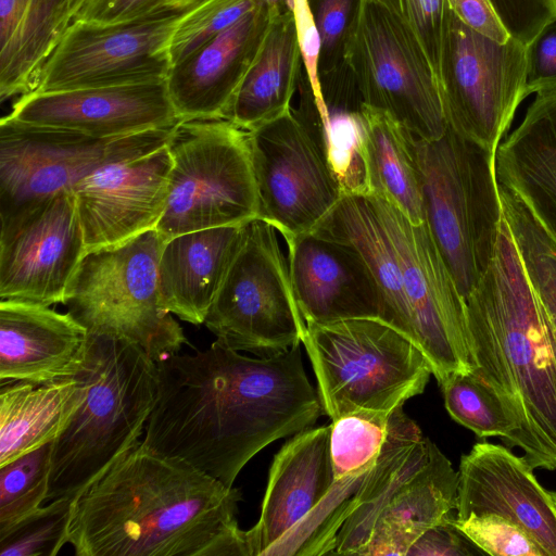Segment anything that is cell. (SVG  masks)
Listing matches in <instances>:
<instances>
[{"label": "cell", "instance_id": "obj_7", "mask_svg": "<svg viewBox=\"0 0 556 556\" xmlns=\"http://www.w3.org/2000/svg\"><path fill=\"white\" fill-rule=\"evenodd\" d=\"M361 481L334 479L330 425L293 434L274 457L260 519L245 531L249 555H331Z\"/></svg>", "mask_w": 556, "mask_h": 556}, {"label": "cell", "instance_id": "obj_36", "mask_svg": "<svg viewBox=\"0 0 556 556\" xmlns=\"http://www.w3.org/2000/svg\"><path fill=\"white\" fill-rule=\"evenodd\" d=\"M262 0H199L180 17L170 39L172 65L216 37ZM264 2V1H263Z\"/></svg>", "mask_w": 556, "mask_h": 556}, {"label": "cell", "instance_id": "obj_27", "mask_svg": "<svg viewBox=\"0 0 556 556\" xmlns=\"http://www.w3.org/2000/svg\"><path fill=\"white\" fill-rule=\"evenodd\" d=\"M364 193L379 197L412 223L426 222L417 138L380 109L362 104Z\"/></svg>", "mask_w": 556, "mask_h": 556}, {"label": "cell", "instance_id": "obj_17", "mask_svg": "<svg viewBox=\"0 0 556 556\" xmlns=\"http://www.w3.org/2000/svg\"><path fill=\"white\" fill-rule=\"evenodd\" d=\"M258 217L283 239L314 231L339 203L343 188L300 112L248 131Z\"/></svg>", "mask_w": 556, "mask_h": 556}, {"label": "cell", "instance_id": "obj_39", "mask_svg": "<svg viewBox=\"0 0 556 556\" xmlns=\"http://www.w3.org/2000/svg\"><path fill=\"white\" fill-rule=\"evenodd\" d=\"M393 12L414 34L439 81L443 40L450 7L447 0H375Z\"/></svg>", "mask_w": 556, "mask_h": 556}, {"label": "cell", "instance_id": "obj_23", "mask_svg": "<svg viewBox=\"0 0 556 556\" xmlns=\"http://www.w3.org/2000/svg\"><path fill=\"white\" fill-rule=\"evenodd\" d=\"M283 9L288 8L262 1L232 26L172 66L166 85L180 119L226 117L273 17Z\"/></svg>", "mask_w": 556, "mask_h": 556}, {"label": "cell", "instance_id": "obj_35", "mask_svg": "<svg viewBox=\"0 0 556 556\" xmlns=\"http://www.w3.org/2000/svg\"><path fill=\"white\" fill-rule=\"evenodd\" d=\"M450 416L479 438L506 442L515 425L497 394L475 372H457L440 384Z\"/></svg>", "mask_w": 556, "mask_h": 556}, {"label": "cell", "instance_id": "obj_10", "mask_svg": "<svg viewBox=\"0 0 556 556\" xmlns=\"http://www.w3.org/2000/svg\"><path fill=\"white\" fill-rule=\"evenodd\" d=\"M167 148L168 194L155 230L163 239L258 217L248 131L219 118L181 119Z\"/></svg>", "mask_w": 556, "mask_h": 556}, {"label": "cell", "instance_id": "obj_4", "mask_svg": "<svg viewBox=\"0 0 556 556\" xmlns=\"http://www.w3.org/2000/svg\"><path fill=\"white\" fill-rule=\"evenodd\" d=\"M76 376L83 401L52 442L47 503L73 498L137 445L157 397V366L138 344L89 333Z\"/></svg>", "mask_w": 556, "mask_h": 556}, {"label": "cell", "instance_id": "obj_15", "mask_svg": "<svg viewBox=\"0 0 556 556\" xmlns=\"http://www.w3.org/2000/svg\"><path fill=\"white\" fill-rule=\"evenodd\" d=\"M367 195L393 247L415 343L428 358L432 375L441 384L454 374L471 371L465 298L427 222L414 224L391 203Z\"/></svg>", "mask_w": 556, "mask_h": 556}, {"label": "cell", "instance_id": "obj_43", "mask_svg": "<svg viewBox=\"0 0 556 556\" xmlns=\"http://www.w3.org/2000/svg\"><path fill=\"white\" fill-rule=\"evenodd\" d=\"M510 37L526 46L556 16V0H490Z\"/></svg>", "mask_w": 556, "mask_h": 556}, {"label": "cell", "instance_id": "obj_28", "mask_svg": "<svg viewBox=\"0 0 556 556\" xmlns=\"http://www.w3.org/2000/svg\"><path fill=\"white\" fill-rule=\"evenodd\" d=\"M303 63L291 10L271 20L225 118L250 131L288 113Z\"/></svg>", "mask_w": 556, "mask_h": 556}, {"label": "cell", "instance_id": "obj_1", "mask_svg": "<svg viewBox=\"0 0 556 556\" xmlns=\"http://www.w3.org/2000/svg\"><path fill=\"white\" fill-rule=\"evenodd\" d=\"M155 363L157 397L141 442L227 486L265 446L324 414L300 345L249 357L215 340L204 351Z\"/></svg>", "mask_w": 556, "mask_h": 556}, {"label": "cell", "instance_id": "obj_50", "mask_svg": "<svg viewBox=\"0 0 556 556\" xmlns=\"http://www.w3.org/2000/svg\"><path fill=\"white\" fill-rule=\"evenodd\" d=\"M552 497H553V505H554V510H555V515H556V493L555 492H552Z\"/></svg>", "mask_w": 556, "mask_h": 556}, {"label": "cell", "instance_id": "obj_2", "mask_svg": "<svg viewBox=\"0 0 556 556\" xmlns=\"http://www.w3.org/2000/svg\"><path fill=\"white\" fill-rule=\"evenodd\" d=\"M241 493L141 441L72 500L76 556H250Z\"/></svg>", "mask_w": 556, "mask_h": 556}, {"label": "cell", "instance_id": "obj_45", "mask_svg": "<svg viewBox=\"0 0 556 556\" xmlns=\"http://www.w3.org/2000/svg\"><path fill=\"white\" fill-rule=\"evenodd\" d=\"M477 554L484 553L454 525L452 515L425 531L407 552V556H468Z\"/></svg>", "mask_w": 556, "mask_h": 556}, {"label": "cell", "instance_id": "obj_18", "mask_svg": "<svg viewBox=\"0 0 556 556\" xmlns=\"http://www.w3.org/2000/svg\"><path fill=\"white\" fill-rule=\"evenodd\" d=\"M86 255L73 192H63L0 235V299L64 303Z\"/></svg>", "mask_w": 556, "mask_h": 556}, {"label": "cell", "instance_id": "obj_48", "mask_svg": "<svg viewBox=\"0 0 556 556\" xmlns=\"http://www.w3.org/2000/svg\"><path fill=\"white\" fill-rule=\"evenodd\" d=\"M71 1L72 0H58L64 15L66 16L67 21H68V24H70V18H68V8H70V4H71Z\"/></svg>", "mask_w": 556, "mask_h": 556}, {"label": "cell", "instance_id": "obj_38", "mask_svg": "<svg viewBox=\"0 0 556 556\" xmlns=\"http://www.w3.org/2000/svg\"><path fill=\"white\" fill-rule=\"evenodd\" d=\"M454 525L484 554L492 556H547L519 526L495 514L453 517Z\"/></svg>", "mask_w": 556, "mask_h": 556}, {"label": "cell", "instance_id": "obj_5", "mask_svg": "<svg viewBox=\"0 0 556 556\" xmlns=\"http://www.w3.org/2000/svg\"><path fill=\"white\" fill-rule=\"evenodd\" d=\"M458 472L402 407L389 418L376 465L353 496L331 555L407 556L413 543L456 509Z\"/></svg>", "mask_w": 556, "mask_h": 556}, {"label": "cell", "instance_id": "obj_34", "mask_svg": "<svg viewBox=\"0 0 556 556\" xmlns=\"http://www.w3.org/2000/svg\"><path fill=\"white\" fill-rule=\"evenodd\" d=\"M52 442L0 466V538L47 503Z\"/></svg>", "mask_w": 556, "mask_h": 556}, {"label": "cell", "instance_id": "obj_46", "mask_svg": "<svg viewBox=\"0 0 556 556\" xmlns=\"http://www.w3.org/2000/svg\"><path fill=\"white\" fill-rule=\"evenodd\" d=\"M447 3L452 12L473 30L498 42L510 38L490 0H447Z\"/></svg>", "mask_w": 556, "mask_h": 556}, {"label": "cell", "instance_id": "obj_32", "mask_svg": "<svg viewBox=\"0 0 556 556\" xmlns=\"http://www.w3.org/2000/svg\"><path fill=\"white\" fill-rule=\"evenodd\" d=\"M498 195L526 273L556 328V243L514 192L498 185Z\"/></svg>", "mask_w": 556, "mask_h": 556}, {"label": "cell", "instance_id": "obj_11", "mask_svg": "<svg viewBox=\"0 0 556 556\" xmlns=\"http://www.w3.org/2000/svg\"><path fill=\"white\" fill-rule=\"evenodd\" d=\"M175 126L101 139L3 116L0 121V235L11 231L55 195L73 192L96 169L166 146Z\"/></svg>", "mask_w": 556, "mask_h": 556}, {"label": "cell", "instance_id": "obj_13", "mask_svg": "<svg viewBox=\"0 0 556 556\" xmlns=\"http://www.w3.org/2000/svg\"><path fill=\"white\" fill-rule=\"evenodd\" d=\"M277 232L260 217L244 225L204 321L217 342L257 357L287 352L306 333Z\"/></svg>", "mask_w": 556, "mask_h": 556}, {"label": "cell", "instance_id": "obj_3", "mask_svg": "<svg viewBox=\"0 0 556 556\" xmlns=\"http://www.w3.org/2000/svg\"><path fill=\"white\" fill-rule=\"evenodd\" d=\"M472 372L514 421L504 442L534 468L556 469V328L502 212L493 256L465 296Z\"/></svg>", "mask_w": 556, "mask_h": 556}, {"label": "cell", "instance_id": "obj_16", "mask_svg": "<svg viewBox=\"0 0 556 556\" xmlns=\"http://www.w3.org/2000/svg\"><path fill=\"white\" fill-rule=\"evenodd\" d=\"M194 3L169 5L118 24L71 23L47 59L34 92L166 80L173 66V33Z\"/></svg>", "mask_w": 556, "mask_h": 556}, {"label": "cell", "instance_id": "obj_29", "mask_svg": "<svg viewBox=\"0 0 556 556\" xmlns=\"http://www.w3.org/2000/svg\"><path fill=\"white\" fill-rule=\"evenodd\" d=\"M83 401L76 376L0 383V466L53 442Z\"/></svg>", "mask_w": 556, "mask_h": 556}, {"label": "cell", "instance_id": "obj_42", "mask_svg": "<svg viewBox=\"0 0 556 556\" xmlns=\"http://www.w3.org/2000/svg\"><path fill=\"white\" fill-rule=\"evenodd\" d=\"M173 5L168 0H72L70 24L86 22L118 24L134 21Z\"/></svg>", "mask_w": 556, "mask_h": 556}, {"label": "cell", "instance_id": "obj_44", "mask_svg": "<svg viewBox=\"0 0 556 556\" xmlns=\"http://www.w3.org/2000/svg\"><path fill=\"white\" fill-rule=\"evenodd\" d=\"M527 94L556 89V16L527 45Z\"/></svg>", "mask_w": 556, "mask_h": 556}, {"label": "cell", "instance_id": "obj_19", "mask_svg": "<svg viewBox=\"0 0 556 556\" xmlns=\"http://www.w3.org/2000/svg\"><path fill=\"white\" fill-rule=\"evenodd\" d=\"M172 157L167 144L104 165L74 188L86 254L155 229L165 208Z\"/></svg>", "mask_w": 556, "mask_h": 556}, {"label": "cell", "instance_id": "obj_24", "mask_svg": "<svg viewBox=\"0 0 556 556\" xmlns=\"http://www.w3.org/2000/svg\"><path fill=\"white\" fill-rule=\"evenodd\" d=\"M89 332L68 312L48 305L0 301V383L47 382L76 374Z\"/></svg>", "mask_w": 556, "mask_h": 556}, {"label": "cell", "instance_id": "obj_26", "mask_svg": "<svg viewBox=\"0 0 556 556\" xmlns=\"http://www.w3.org/2000/svg\"><path fill=\"white\" fill-rule=\"evenodd\" d=\"M495 174L556 243V89L535 92L522 122L496 150Z\"/></svg>", "mask_w": 556, "mask_h": 556}, {"label": "cell", "instance_id": "obj_33", "mask_svg": "<svg viewBox=\"0 0 556 556\" xmlns=\"http://www.w3.org/2000/svg\"><path fill=\"white\" fill-rule=\"evenodd\" d=\"M391 413L361 410L330 424V457L336 480L361 477L377 463Z\"/></svg>", "mask_w": 556, "mask_h": 556}, {"label": "cell", "instance_id": "obj_12", "mask_svg": "<svg viewBox=\"0 0 556 556\" xmlns=\"http://www.w3.org/2000/svg\"><path fill=\"white\" fill-rule=\"evenodd\" d=\"M343 65L364 104L388 112L416 138L447 130L439 81L407 26L375 0H355Z\"/></svg>", "mask_w": 556, "mask_h": 556}, {"label": "cell", "instance_id": "obj_9", "mask_svg": "<svg viewBox=\"0 0 556 556\" xmlns=\"http://www.w3.org/2000/svg\"><path fill=\"white\" fill-rule=\"evenodd\" d=\"M163 243L151 229L123 244L87 253L63 303L89 333L131 341L155 362L189 344L181 326L161 303Z\"/></svg>", "mask_w": 556, "mask_h": 556}, {"label": "cell", "instance_id": "obj_30", "mask_svg": "<svg viewBox=\"0 0 556 556\" xmlns=\"http://www.w3.org/2000/svg\"><path fill=\"white\" fill-rule=\"evenodd\" d=\"M68 21L58 0H0V99L34 92Z\"/></svg>", "mask_w": 556, "mask_h": 556}, {"label": "cell", "instance_id": "obj_6", "mask_svg": "<svg viewBox=\"0 0 556 556\" xmlns=\"http://www.w3.org/2000/svg\"><path fill=\"white\" fill-rule=\"evenodd\" d=\"M302 343L331 420L361 410L392 413L421 394L432 375L424 352L379 318L306 324Z\"/></svg>", "mask_w": 556, "mask_h": 556}, {"label": "cell", "instance_id": "obj_8", "mask_svg": "<svg viewBox=\"0 0 556 556\" xmlns=\"http://www.w3.org/2000/svg\"><path fill=\"white\" fill-rule=\"evenodd\" d=\"M416 142L426 222L465 298L493 256L502 219L495 154L450 127Z\"/></svg>", "mask_w": 556, "mask_h": 556}, {"label": "cell", "instance_id": "obj_37", "mask_svg": "<svg viewBox=\"0 0 556 556\" xmlns=\"http://www.w3.org/2000/svg\"><path fill=\"white\" fill-rule=\"evenodd\" d=\"M73 498H56L0 538V556H55L66 544Z\"/></svg>", "mask_w": 556, "mask_h": 556}, {"label": "cell", "instance_id": "obj_14", "mask_svg": "<svg viewBox=\"0 0 556 556\" xmlns=\"http://www.w3.org/2000/svg\"><path fill=\"white\" fill-rule=\"evenodd\" d=\"M527 46L495 41L467 26L450 9L439 88L447 126L495 154L526 91Z\"/></svg>", "mask_w": 556, "mask_h": 556}, {"label": "cell", "instance_id": "obj_49", "mask_svg": "<svg viewBox=\"0 0 556 556\" xmlns=\"http://www.w3.org/2000/svg\"><path fill=\"white\" fill-rule=\"evenodd\" d=\"M168 1L173 5L186 7V5H190L194 2H197L198 0H168Z\"/></svg>", "mask_w": 556, "mask_h": 556}, {"label": "cell", "instance_id": "obj_25", "mask_svg": "<svg viewBox=\"0 0 556 556\" xmlns=\"http://www.w3.org/2000/svg\"><path fill=\"white\" fill-rule=\"evenodd\" d=\"M245 224L189 231L164 241L159 288L167 312L194 326L204 324Z\"/></svg>", "mask_w": 556, "mask_h": 556}, {"label": "cell", "instance_id": "obj_31", "mask_svg": "<svg viewBox=\"0 0 556 556\" xmlns=\"http://www.w3.org/2000/svg\"><path fill=\"white\" fill-rule=\"evenodd\" d=\"M315 230L345 241L358 251L382 292L384 321L415 343L414 325L397 258L370 198L366 193L344 192L337 206Z\"/></svg>", "mask_w": 556, "mask_h": 556}, {"label": "cell", "instance_id": "obj_41", "mask_svg": "<svg viewBox=\"0 0 556 556\" xmlns=\"http://www.w3.org/2000/svg\"><path fill=\"white\" fill-rule=\"evenodd\" d=\"M355 0H319L315 22L320 37V79L343 63V46ZM321 81V80H320Z\"/></svg>", "mask_w": 556, "mask_h": 556}, {"label": "cell", "instance_id": "obj_21", "mask_svg": "<svg viewBox=\"0 0 556 556\" xmlns=\"http://www.w3.org/2000/svg\"><path fill=\"white\" fill-rule=\"evenodd\" d=\"M285 241L293 290L306 324L384 320L380 287L354 247L317 230Z\"/></svg>", "mask_w": 556, "mask_h": 556}, {"label": "cell", "instance_id": "obj_47", "mask_svg": "<svg viewBox=\"0 0 556 556\" xmlns=\"http://www.w3.org/2000/svg\"><path fill=\"white\" fill-rule=\"evenodd\" d=\"M266 2L269 5L273 7H281V8H288L291 10L292 8V0H262Z\"/></svg>", "mask_w": 556, "mask_h": 556}, {"label": "cell", "instance_id": "obj_40", "mask_svg": "<svg viewBox=\"0 0 556 556\" xmlns=\"http://www.w3.org/2000/svg\"><path fill=\"white\" fill-rule=\"evenodd\" d=\"M291 11L294 16L298 41L312 93L313 112L309 111V116L316 127H321L328 119V110L320 81V37L315 15L309 0H292Z\"/></svg>", "mask_w": 556, "mask_h": 556}, {"label": "cell", "instance_id": "obj_22", "mask_svg": "<svg viewBox=\"0 0 556 556\" xmlns=\"http://www.w3.org/2000/svg\"><path fill=\"white\" fill-rule=\"evenodd\" d=\"M456 518L495 514L523 529L546 553L556 556V515L552 492L533 468L506 446L477 443L460 458Z\"/></svg>", "mask_w": 556, "mask_h": 556}, {"label": "cell", "instance_id": "obj_20", "mask_svg": "<svg viewBox=\"0 0 556 556\" xmlns=\"http://www.w3.org/2000/svg\"><path fill=\"white\" fill-rule=\"evenodd\" d=\"M7 117L94 138H119L170 127L181 119L166 80L135 85L31 92L16 98Z\"/></svg>", "mask_w": 556, "mask_h": 556}]
</instances>
